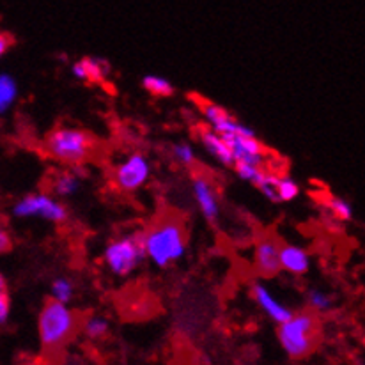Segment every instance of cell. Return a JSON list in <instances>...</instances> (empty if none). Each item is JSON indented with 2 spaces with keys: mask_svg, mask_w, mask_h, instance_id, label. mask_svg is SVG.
Here are the masks:
<instances>
[{
  "mask_svg": "<svg viewBox=\"0 0 365 365\" xmlns=\"http://www.w3.org/2000/svg\"><path fill=\"white\" fill-rule=\"evenodd\" d=\"M188 232L181 217L169 213L158 217L144 231L145 259L158 268H169L185 255Z\"/></svg>",
  "mask_w": 365,
  "mask_h": 365,
  "instance_id": "cell-1",
  "label": "cell"
},
{
  "mask_svg": "<svg viewBox=\"0 0 365 365\" xmlns=\"http://www.w3.org/2000/svg\"><path fill=\"white\" fill-rule=\"evenodd\" d=\"M80 330V317L68 304L48 300L43 305L38 319L39 341L46 353H59Z\"/></svg>",
  "mask_w": 365,
  "mask_h": 365,
  "instance_id": "cell-2",
  "label": "cell"
},
{
  "mask_svg": "<svg viewBox=\"0 0 365 365\" xmlns=\"http://www.w3.org/2000/svg\"><path fill=\"white\" fill-rule=\"evenodd\" d=\"M45 153L68 167L86 165L96 155L98 140L89 131L78 128H57L45 138Z\"/></svg>",
  "mask_w": 365,
  "mask_h": 365,
  "instance_id": "cell-3",
  "label": "cell"
},
{
  "mask_svg": "<svg viewBox=\"0 0 365 365\" xmlns=\"http://www.w3.org/2000/svg\"><path fill=\"white\" fill-rule=\"evenodd\" d=\"M279 341L291 360H304L319 342V319L314 312H298L279 324Z\"/></svg>",
  "mask_w": 365,
  "mask_h": 365,
  "instance_id": "cell-4",
  "label": "cell"
},
{
  "mask_svg": "<svg viewBox=\"0 0 365 365\" xmlns=\"http://www.w3.org/2000/svg\"><path fill=\"white\" fill-rule=\"evenodd\" d=\"M145 259L144 231L119 236L107 245L103 252V262L112 275L128 277L142 264Z\"/></svg>",
  "mask_w": 365,
  "mask_h": 365,
  "instance_id": "cell-5",
  "label": "cell"
},
{
  "mask_svg": "<svg viewBox=\"0 0 365 365\" xmlns=\"http://www.w3.org/2000/svg\"><path fill=\"white\" fill-rule=\"evenodd\" d=\"M14 215L20 218L38 217L43 220L53 222V224H64L68 220V210L64 204L57 202L48 193H32L18 200L14 206Z\"/></svg>",
  "mask_w": 365,
  "mask_h": 365,
  "instance_id": "cell-6",
  "label": "cell"
},
{
  "mask_svg": "<svg viewBox=\"0 0 365 365\" xmlns=\"http://www.w3.org/2000/svg\"><path fill=\"white\" fill-rule=\"evenodd\" d=\"M151 178V163L140 153H133L114 169V182L123 193L140 190Z\"/></svg>",
  "mask_w": 365,
  "mask_h": 365,
  "instance_id": "cell-7",
  "label": "cell"
},
{
  "mask_svg": "<svg viewBox=\"0 0 365 365\" xmlns=\"http://www.w3.org/2000/svg\"><path fill=\"white\" fill-rule=\"evenodd\" d=\"M229 144L232 153V160L243 163H254V165L264 167L266 148L257 140L255 135H222Z\"/></svg>",
  "mask_w": 365,
  "mask_h": 365,
  "instance_id": "cell-8",
  "label": "cell"
},
{
  "mask_svg": "<svg viewBox=\"0 0 365 365\" xmlns=\"http://www.w3.org/2000/svg\"><path fill=\"white\" fill-rule=\"evenodd\" d=\"M192 188L193 197H195L204 218H206L210 224H215V222L218 220V215H220V200H218L217 186L213 185V181H211L210 178L204 176L202 173H197L195 176H193Z\"/></svg>",
  "mask_w": 365,
  "mask_h": 365,
  "instance_id": "cell-9",
  "label": "cell"
},
{
  "mask_svg": "<svg viewBox=\"0 0 365 365\" xmlns=\"http://www.w3.org/2000/svg\"><path fill=\"white\" fill-rule=\"evenodd\" d=\"M280 243L273 236H264L255 245L254 250V266L255 272L262 279H273L280 273L279 261Z\"/></svg>",
  "mask_w": 365,
  "mask_h": 365,
  "instance_id": "cell-10",
  "label": "cell"
},
{
  "mask_svg": "<svg viewBox=\"0 0 365 365\" xmlns=\"http://www.w3.org/2000/svg\"><path fill=\"white\" fill-rule=\"evenodd\" d=\"M250 291H252V297H254L255 304L261 307L262 312H264L269 319L275 321V323L280 324L293 316V310L287 309L286 305L280 304V302L277 300V298L273 297V294L269 293V291L266 289L261 282L252 284Z\"/></svg>",
  "mask_w": 365,
  "mask_h": 365,
  "instance_id": "cell-11",
  "label": "cell"
},
{
  "mask_svg": "<svg viewBox=\"0 0 365 365\" xmlns=\"http://www.w3.org/2000/svg\"><path fill=\"white\" fill-rule=\"evenodd\" d=\"M279 261L280 269L297 277L305 275L310 268V255L307 254V250H304L302 247H297V245L280 243Z\"/></svg>",
  "mask_w": 365,
  "mask_h": 365,
  "instance_id": "cell-12",
  "label": "cell"
},
{
  "mask_svg": "<svg viewBox=\"0 0 365 365\" xmlns=\"http://www.w3.org/2000/svg\"><path fill=\"white\" fill-rule=\"evenodd\" d=\"M110 73V66L103 59H93V57H86V59L78 61L73 64V75L80 82L89 83H101Z\"/></svg>",
  "mask_w": 365,
  "mask_h": 365,
  "instance_id": "cell-13",
  "label": "cell"
},
{
  "mask_svg": "<svg viewBox=\"0 0 365 365\" xmlns=\"http://www.w3.org/2000/svg\"><path fill=\"white\" fill-rule=\"evenodd\" d=\"M200 142H202L204 148L210 151V155L215 156L218 162L224 163V165H227V167L235 165L231 148H229V144L225 142V138L222 137L218 131H215L213 128H211V130L200 131Z\"/></svg>",
  "mask_w": 365,
  "mask_h": 365,
  "instance_id": "cell-14",
  "label": "cell"
},
{
  "mask_svg": "<svg viewBox=\"0 0 365 365\" xmlns=\"http://www.w3.org/2000/svg\"><path fill=\"white\" fill-rule=\"evenodd\" d=\"M80 174L76 173L75 169H69V170H64V173H61L59 176L56 178V181H53V192L57 193V195L61 197H68V195H73V193L78 190L80 186Z\"/></svg>",
  "mask_w": 365,
  "mask_h": 365,
  "instance_id": "cell-15",
  "label": "cell"
},
{
  "mask_svg": "<svg viewBox=\"0 0 365 365\" xmlns=\"http://www.w3.org/2000/svg\"><path fill=\"white\" fill-rule=\"evenodd\" d=\"M18 98V86L9 75H0V114L9 110Z\"/></svg>",
  "mask_w": 365,
  "mask_h": 365,
  "instance_id": "cell-16",
  "label": "cell"
},
{
  "mask_svg": "<svg viewBox=\"0 0 365 365\" xmlns=\"http://www.w3.org/2000/svg\"><path fill=\"white\" fill-rule=\"evenodd\" d=\"M142 86L144 89L148 91L149 94L156 98H167V96H173L174 93V87L169 80L162 78V76H155V75H148L144 76L142 80Z\"/></svg>",
  "mask_w": 365,
  "mask_h": 365,
  "instance_id": "cell-17",
  "label": "cell"
},
{
  "mask_svg": "<svg viewBox=\"0 0 365 365\" xmlns=\"http://www.w3.org/2000/svg\"><path fill=\"white\" fill-rule=\"evenodd\" d=\"M199 107H200V112H202V115L206 118V121L211 124L213 130L220 126L224 121H227L229 118H232L225 108H222L220 105L217 103H211V101H200Z\"/></svg>",
  "mask_w": 365,
  "mask_h": 365,
  "instance_id": "cell-18",
  "label": "cell"
},
{
  "mask_svg": "<svg viewBox=\"0 0 365 365\" xmlns=\"http://www.w3.org/2000/svg\"><path fill=\"white\" fill-rule=\"evenodd\" d=\"M275 193H277V202H289V200H294L298 197V193H300V186L291 180V178L277 176Z\"/></svg>",
  "mask_w": 365,
  "mask_h": 365,
  "instance_id": "cell-19",
  "label": "cell"
},
{
  "mask_svg": "<svg viewBox=\"0 0 365 365\" xmlns=\"http://www.w3.org/2000/svg\"><path fill=\"white\" fill-rule=\"evenodd\" d=\"M83 334H86V337H89L91 341H100V339H103L105 335L108 334V330H110V327H108V321L105 319V317H89V319L83 323L82 327Z\"/></svg>",
  "mask_w": 365,
  "mask_h": 365,
  "instance_id": "cell-20",
  "label": "cell"
},
{
  "mask_svg": "<svg viewBox=\"0 0 365 365\" xmlns=\"http://www.w3.org/2000/svg\"><path fill=\"white\" fill-rule=\"evenodd\" d=\"M327 207L330 210L331 217L339 222H349L353 218V207L346 202L344 199H339V197H328L324 200Z\"/></svg>",
  "mask_w": 365,
  "mask_h": 365,
  "instance_id": "cell-21",
  "label": "cell"
},
{
  "mask_svg": "<svg viewBox=\"0 0 365 365\" xmlns=\"http://www.w3.org/2000/svg\"><path fill=\"white\" fill-rule=\"evenodd\" d=\"M75 294V287L68 279H57L52 284V298L61 304H69Z\"/></svg>",
  "mask_w": 365,
  "mask_h": 365,
  "instance_id": "cell-22",
  "label": "cell"
},
{
  "mask_svg": "<svg viewBox=\"0 0 365 365\" xmlns=\"http://www.w3.org/2000/svg\"><path fill=\"white\" fill-rule=\"evenodd\" d=\"M232 167H235L236 173H238V176L242 178V180L252 182V185H255V182L259 181V178H261V174L264 173V167L254 165V163L236 162Z\"/></svg>",
  "mask_w": 365,
  "mask_h": 365,
  "instance_id": "cell-23",
  "label": "cell"
},
{
  "mask_svg": "<svg viewBox=\"0 0 365 365\" xmlns=\"http://www.w3.org/2000/svg\"><path fill=\"white\" fill-rule=\"evenodd\" d=\"M307 302H309L310 309L317 310V312H327V310L331 307V304H334L330 294L319 289L309 291V294H307Z\"/></svg>",
  "mask_w": 365,
  "mask_h": 365,
  "instance_id": "cell-24",
  "label": "cell"
},
{
  "mask_svg": "<svg viewBox=\"0 0 365 365\" xmlns=\"http://www.w3.org/2000/svg\"><path fill=\"white\" fill-rule=\"evenodd\" d=\"M174 158H176L178 163L185 167H192L195 163V153H193L192 145L188 144H178L174 148Z\"/></svg>",
  "mask_w": 365,
  "mask_h": 365,
  "instance_id": "cell-25",
  "label": "cell"
},
{
  "mask_svg": "<svg viewBox=\"0 0 365 365\" xmlns=\"http://www.w3.org/2000/svg\"><path fill=\"white\" fill-rule=\"evenodd\" d=\"M9 294H7V286L4 277L0 275V323H6L9 316Z\"/></svg>",
  "mask_w": 365,
  "mask_h": 365,
  "instance_id": "cell-26",
  "label": "cell"
},
{
  "mask_svg": "<svg viewBox=\"0 0 365 365\" xmlns=\"http://www.w3.org/2000/svg\"><path fill=\"white\" fill-rule=\"evenodd\" d=\"M13 248V240H11L9 232L6 231V227L0 225V254H6Z\"/></svg>",
  "mask_w": 365,
  "mask_h": 365,
  "instance_id": "cell-27",
  "label": "cell"
},
{
  "mask_svg": "<svg viewBox=\"0 0 365 365\" xmlns=\"http://www.w3.org/2000/svg\"><path fill=\"white\" fill-rule=\"evenodd\" d=\"M9 46H11V38L7 34H4V32H0V57L7 52Z\"/></svg>",
  "mask_w": 365,
  "mask_h": 365,
  "instance_id": "cell-28",
  "label": "cell"
}]
</instances>
